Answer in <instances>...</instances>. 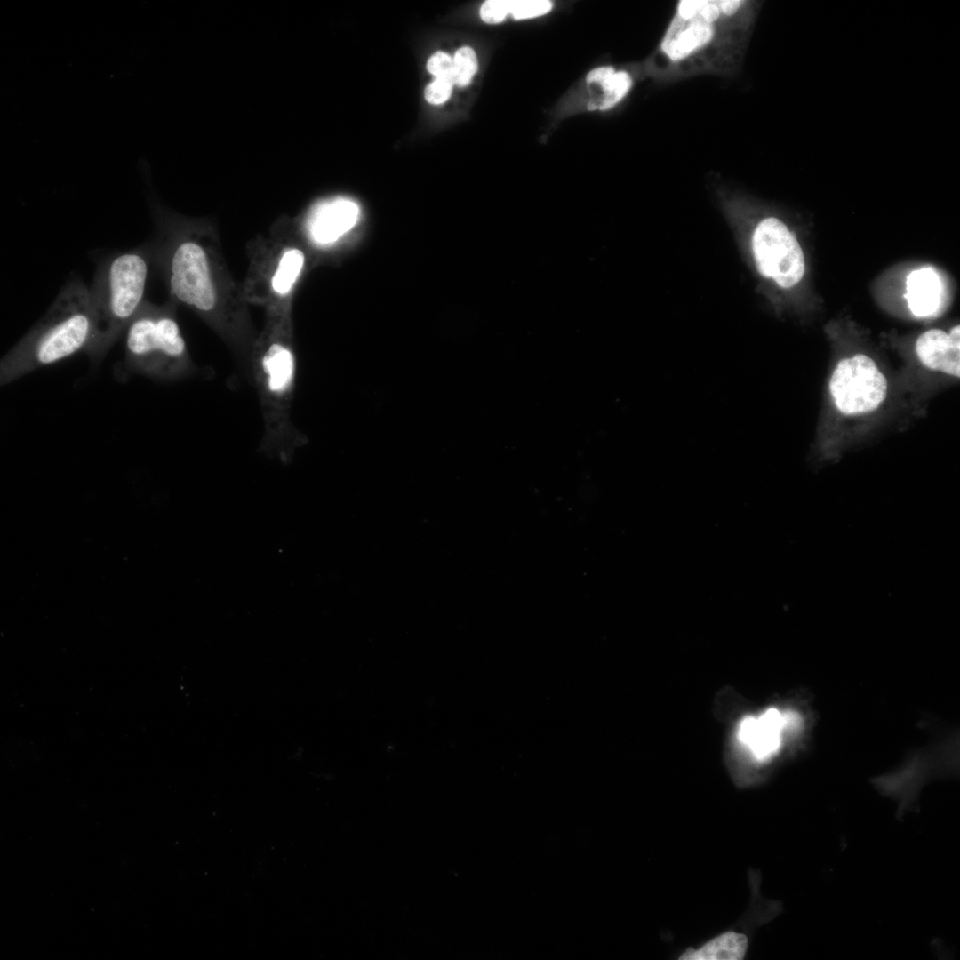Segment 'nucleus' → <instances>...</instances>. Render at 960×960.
Here are the masks:
<instances>
[{
	"label": "nucleus",
	"mask_w": 960,
	"mask_h": 960,
	"mask_svg": "<svg viewBox=\"0 0 960 960\" xmlns=\"http://www.w3.org/2000/svg\"><path fill=\"white\" fill-rule=\"evenodd\" d=\"M553 8V3L548 0H510L509 15L513 19L521 20L543 16Z\"/></svg>",
	"instance_id": "17"
},
{
	"label": "nucleus",
	"mask_w": 960,
	"mask_h": 960,
	"mask_svg": "<svg viewBox=\"0 0 960 960\" xmlns=\"http://www.w3.org/2000/svg\"><path fill=\"white\" fill-rule=\"evenodd\" d=\"M761 4L750 0H681L647 71L668 83L733 76L742 65Z\"/></svg>",
	"instance_id": "2"
},
{
	"label": "nucleus",
	"mask_w": 960,
	"mask_h": 960,
	"mask_svg": "<svg viewBox=\"0 0 960 960\" xmlns=\"http://www.w3.org/2000/svg\"><path fill=\"white\" fill-rule=\"evenodd\" d=\"M453 83L447 79L436 78L425 89V99L435 105L445 102L451 96Z\"/></svg>",
	"instance_id": "20"
},
{
	"label": "nucleus",
	"mask_w": 960,
	"mask_h": 960,
	"mask_svg": "<svg viewBox=\"0 0 960 960\" xmlns=\"http://www.w3.org/2000/svg\"><path fill=\"white\" fill-rule=\"evenodd\" d=\"M510 12V0H487L480 8L481 19L488 24L503 21Z\"/></svg>",
	"instance_id": "18"
},
{
	"label": "nucleus",
	"mask_w": 960,
	"mask_h": 960,
	"mask_svg": "<svg viewBox=\"0 0 960 960\" xmlns=\"http://www.w3.org/2000/svg\"><path fill=\"white\" fill-rule=\"evenodd\" d=\"M791 720L772 708L756 717H745L740 724L738 738L756 763H765L777 754L781 732Z\"/></svg>",
	"instance_id": "11"
},
{
	"label": "nucleus",
	"mask_w": 960,
	"mask_h": 960,
	"mask_svg": "<svg viewBox=\"0 0 960 960\" xmlns=\"http://www.w3.org/2000/svg\"><path fill=\"white\" fill-rule=\"evenodd\" d=\"M599 108V106L595 101H591L588 104V109L590 111Z\"/></svg>",
	"instance_id": "22"
},
{
	"label": "nucleus",
	"mask_w": 960,
	"mask_h": 960,
	"mask_svg": "<svg viewBox=\"0 0 960 960\" xmlns=\"http://www.w3.org/2000/svg\"><path fill=\"white\" fill-rule=\"evenodd\" d=\"M616 69L612 66L599 67L589 71L586 76V82L588 84H602L609 76H611Z\"/></svg>",
	"instance_id": "21"
},
{
	"label": "nucleus",
	"mask_w": 960,
	"mask_h": 960,
	"mask_svg": "<svg viewBox=\"0 0 960 960\" xmlns=\"http://www.w3.org/2000/svg\"><path fill=\"white\" fill-rule=\"evenodd\" d=\"M752 248L758 271L772 278L780 286L789 288L803 277L805 269L803 251L784 223L776 218L762 220L752 236Z\"/></svg>",
	"instance_id": "9"
},
{
	"label": "nucleus",
	"mask_w": 960,
	"mask_h": 960,
	"mask_svg": "<svg viewBox=\"0 0 960 960\" xmlns=\"http://www.w3.org/2000/svg\"><path fill=\"white\" fill-rule=\"evenodd\" d=\"M427 68L436 78L452 82L453 60L448 53L437 52L433 54L428 60Z\"/></svg>",
	"instance_id": "19"
},
{
	"label": "nucleus",
	"mask_w": 960,
	"mask_h": 960,
	"mask_svg": "<svg viewBox=\"0 0 960 960\" xmlns=\"http://www.w3.org/2000/svg\"><path fill=\"white\" fill-rule=\"evenodd\" d=\"M905 298L915 316L928 317L934 315L942 299V284L939 275L928 267L910 272L906 280Z\"/></svg>",
	"instance_id": "13"
},
{
	"label": "nucleus",
	"mask_w": 960,
	"mask_h": 960,
	"mask_svg": "<svg viewBox=\"0 0 960 960\" xmlns=\"http://www.w3.org/2000/svg\"><path fill=\"white\" fill-rule=\"evenodd\" d=\"M632 84L633 79L628 71H615L611 76L599 84L604 93V98L599 105V109L604 111L613 108L625 97Z\"/></svg>",
	"instance_id": "15"
},
{
	"label": "nucleus",
	"mask_w": 960,
	"mask_h": 960,
	"mask_svg": "<svg viewBox=\"0 0 960 960\" xmlns=\"http://www.w3.org/2000/svg\"><path fill=\"white\" fill-rule=\"evenodd\" d=\"M96 337L89 287L77 279L69 281L42 318L4 356L0 383L6 385L79 352L89 356Z\"/></svg>",
	"instance_id": "4"
},
{
	"label": "nucleus",
	"mask_w": 960,
	"mask_h": 960,
	"mask_svg": "<svg viewBox=\"0 0 960 960\" xmlns=\"http://www.w3.org/2000/svg\"><path fill=\"white\" fill-rule=\"evenodd\" d=\"M749 937L747 932L725 931L696 948H690L679 955L684 960H740L747 955Z\"/></svg>",
	"instance_id": "14"
},
{
	"label": "nucleus",
	"mask_w": 960,
	"mask_h": 960,
	"mask_svg": "<svg viewBox=\"0 0 960 960\" xmlns=\"http://www.w3.org/2000/svg\"><path fill=\"white\" fill-rule=\"evenodd\" d=\"M452 83L458 86H467L476 75L478 63L475 51L469 46L457 50L453 58Z\"/></svg>",
	"instance_id": "16"
},
{
	"label": "nucleus",
	"mask_w": 960,
	"mask_h": 960,
	"mask_svg": "<svg viewBox=\"0 0 960 960\" xmlns=\"http://www.w3.org/2000/svg\"><path fill=\"white\" fill-rule=\"evenodd\" d=\"M164 225L156 255L171 300L190 308L236 353L249 357L258 334L216 234L196 220L176 218Z\"/></svg>",
	"instance_id": "1"
},
{
	"label": "nucleus",
	"mask_w": 960,
	"mask_h": 960,
	"mask_svg": "<svg viewBox=\"0 0 960 960\" xmlns=\"http://www.w3.org/2000/svg\"><path fill=\"white\" fill-rule=\"evenodd\" d=\"M150 252L138 247L115 253L97 268L89 287L97 317V337L89 356L100 361L125 332L145 302Z\"/></svg>",
	"instance_id": "6"
},
{
	"label": "nucleus",
	"mask_w": 960,
	"mask_h": 960,
	"mask_svg": "<svg viewBox=\"0 0 960 960\" xmlns=\"http://www.w3.org/2000/svg\"><path fill=\"white\" fill-rule=\"evenodd\" d=\"M249 357L263 422L260 451L287 463L304 440L292 420L296 377L292 314L267 315Z\"/></svg>",
	"instance_id": "3"
},
{
	"label": "nucleus",
	"mask_w": 960,
	"mask_h": 960,
	"mask_svg": "<svg viewBox=\"0 0 960 960\" xmlns=\"http://www.w3.org/2000/svg\"><path fill=\"white\" fill-rule=\"evenodd\" d=\"M916 352L921 363L930 370L959 378L960 327L949 332L931 329L923 332L916 341Z\"/></svg>",
	"instance_id": "12"
},
{
	"label": "nucleus",
	"mask_w": 960,
	"mask_h": 960,
	"mask_svg": "<svg viewBox=\"0 0 960 960\" xmlns=\"http://www.w3.org/2000/svg\"><path fill=\"white\" fill-rule=\"evenodd\" d=\"M359 217L360 208L350 198L339 196L318 202L305 219L304 236L316 246H331L353 229Z\"/></svg>",
	"instance_id": "10"
},
{
	"label": "nucleus",
	"mask_w": 960,
	"mask_h": 960,
	"mask_svg": "<svg viewBox=\"0 0 960 960\" xmlns=\"http://www.w3.org/2000/svg\"><path fill=\"white\" fill-rule=\"evenodd\" d=\"M173 301L162 305L145 300L125 332L124 364L146 377L174 381L196 371L181 333Z\"/></svg>",
	"instance_id": "7"
},
{
	"label": "nucleus",
	"mask_w": 960,
	"mask_h": 960,
	"mask_svg": "<svg viewBox=\"0 0 960 960\" xmlns=\"http://www.w3.org/2000/svg\"><path fill=\"white\" fill-rule=\"evenodd\" d=\"M829 392L841 413L862 415L876 410L885 400L887 380L870 357L858 354L838 362L831 374Z\"/></svg>",
	"instance_id": "8"
},
{
	"label": "nucleus",
	"mask_w": 960,
	"mask_h": 960,
	"mask_svg": "<svg viewBox=\"0 0 960 960\" xmlns=\"http://www.w3.org/2000/svg\"><path fill=\"white\" fill-rule=\"evenodd\" d=\"M297 230L291 218H280L247 247L243 294L248 304L265 308L267 315L292 314L293 293L307 266Z\"/></svg>",
	"instance_id": "5"
}]
</instances>
